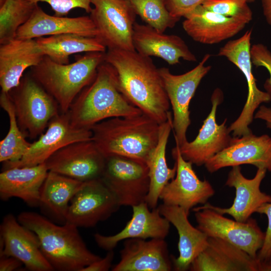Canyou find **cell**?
Wrapping results in <instances>:
<instances>
[{
  "label": "cell",
  "instance_id": "6da1fadb",
  "mask_svg": "<svg viewBox=\"0 0 271 271\" xmlns=\"http://www.w3.org/2000/svg\"><path fill=\"white\" fill-rule=\"evenodd\" d=\"M105 61L115 70L118 88L131 104L159 124L167 120L170 103L151 57L136 50L107 49Z\"/></svg>",
  "mask_w": 271,
  "mask_h": 271
},
{
  "label": "cell",
  "instance_id": "7a4b0ae2",
  "mask_svg": "<svg viewBox=\"0 0 271 271\" xmlns=\"http://www.w3.org/2000/svg\"><path fill=\"white\" fill-rule=\"evenodd\" d=\"M68 113L72 125L89 129L110 118L143 113L120 91L116 72L105 61L99 66L93 81L75 99Z\"/></svg>",
  "mask_w": 271,
  "mask_h": 271
},
{
  "label": "cell",
  "instance_id": "3957f363",
  "mask_svg": "<svg viewBox=\"0 0 271 271\" xmlns=\"http://www.w3.org/2000/svg\"><path fill=\"white\" fill-rule=\"evenodd\" d=\"M17 219L37 235L41 250L54 270L81 271L101 257L92 252L78 227L66 222L58 225L36 212L24 211Z\"/></svg>",
  "mask_w": 271,
  "mask_h": 271
},
{
  "label": "cell",
  "instance_id": "277c9868",
  "mask_svg": "<svg viewBox=\"0 0 271 271\" xmlns=\"http://www.w3.org/2000/svg\"><path fill=\"white\" fill-rule=\"evenodd\" d=\"M160 124L144 113L110 118L91 128L92 141L105 157L121 156L146 164L158 143Z\"/></svg>",
  "mask_w": 271,
  "mask_h": 271
},
{
  "label": "cell",
  "instance_id": "5b68a950",
  "mask_svg": "<svg viewBox=\"0 0 271 271\" xmlns=\"http://www.w3.org/2000/svg\"><path fill=\"white\" fill-rule=\"evenodd\" d=\"M105 52L86 53L68 64L56 63L45 56L32 67L31 75L55 99L60 112L67 113L78 94L94 79L105 61Z\"/></svg>",
  "mask_w": 271,
  "mask_h": 271
},
{
  "label": "cell",
  "instance_id": "8992f818",
  "mask_svg": "<svg viewBox=\"0 0 271 271\" xmlns=\"http://www.w3.org/2000/svg\"><path fill=\"white\" fill-rule=\"evenodd\" d=\"M10 95L17 120L25 136L39 137L60 109L55 99L32 76L22 78Z\"/></svg>",
  "mask_w": 271,
  "mask_h": 271
},
{
  "label": "cell",
  "instance_id": "52a82bcc",
  "mask_svg": "<svg viewBox=\"0 0 271 271\" xmlns=\"http://www.w3.org/2000/svg\"><path fill=\"white\" fill-rule=\"evenodd\" d=\"M206 54L193 69L184 74L175 75L168 68H159V72L170 104L173 118V127L176 144L181 147L187 142L186 132L191 123L189 104L203 78L211 68L205 66L210 58Z\"/></svg>",
  "mask_w": 271,
  "mask_h": 271
},
{
  "label": "cell",
  "instance_id": "ba28073f",
  "mask_svg": "<svg viewBox=\"0 0 271 271\" xmlns=\"http://www.w3.org/2000/svg\"><path fill=\"white\" fill-rule=\"evenodd\" d=\"M116 197L120 206H131L146 202L150 188L147 164L129 158L105 157L101 177Z\"/></svg>",
  "mask_w": 271,
  "mask_h": 271
},
{
  "label": "cell",
  "instance_id": "9c48e42d",
  "mask_svg": "<svg viewBox=\"0 0 271 271\" xmlns=\"http://www.w3.org/2000/svg\"><path fill=\"white\" fill-rule=\"evenodd\" d=\"M252 30L247 31L241 37L229 41L222 47L217 54L226 57L242 72L246 80L248 94L246 102L238 117L229 126L233 137H240L252 132L249 125L254 113L261 103L271 100L270 96L257 86L252 70L250 39Z\"/></svg>",
  "mask_w": 271,
  "mask_h": 271
},
{
  "label": "cell",
  "instance_id": "30bf717a",
  "mask_svg": "<svg viewBox=\"0 0 271 271\" xmlns=\"http://www.w3.org/2000/svg\"><path fill=\"white\" fill-rule=\"evenodd\" d=\"M90 17L97 37L107 49L136 50L133 43L136 13L128 0H91Z\"/></svg>",
  "mask_w": 271,
  "mask_h": 271
},
{
  "label": "cell",
  "instance_id": "8fae6325",
  "mask_svg": "<svg viewBox=\"0 0 271 271\" xmlns=\"http://www.w3.org/2000/svg\"><path fill=\"white\" fill-rule=\"evenodd\" d=\"M193 211L197 227L208 237L224 240L256 257L263 245L265 233L256 220L250 217L246 222H239L201 206L194 208Z\"/></svg>",
  "mask_w": 271,
  "mask_h": 271
},
{
  "label": "cell",
  "instance_id": "7c38bea8",
  "mask_svg": "<svg viewBox=\"0 0 271 271\" xmlns=\"http://www.w3.org/2000/svg\"><path fill=\"white\" fill-rule=\"evenodd\" d=\"M118 201L101 178L84 182L70 201L65 223L91 227L116 212Z\"/></svg>",
  "mask_w": 271,
  "mask_h": 271
},
{
  "label": "cell",
  "instance_id": "4fadbf2b",
  "mask_svg": "<svg viewBox=\"0 0 271 271\" xmlns=\"http://www.w3.org/2000/svg\"><path fill=\"white\" fill-rule=\"evenodd\" d=\"M92 140L91 129L72 125L68 113L60 112L49 122L46 130L31 144L19 161L3 163V170L15 167H30L45 163L56 152L72 143Z\"/></svg>",
  "mask_w": 271,
  "mask_h": 271
},
{
  "label": "cell",
  "instance_id": "5bb4252c",
  "mask_svg": "<svg viewBox=\"0 0 271 271\" xmlns=\"http://www.w3.org/2000/svg\"><path fill=\"white\" fill-rule=\"evenodd\" d=\"M45 164L49 171L86 182L101 178L105 157L92 140L79 141L60 149Z\"/></svg>",
  "mask_w": 271,
  "mask_h": 271
},
{
  "label": "cell",
  "instance_id": "9a60e30c",
  "mask_svg": "<svg viewBox=\"0 0 271 271\" xmlns=\"http://www.w3.org/2000/svg\"><path fill=\"white\" fill-rule=\"evenodd\" d=\"M172 155L177 165L176 177L164 187L160 199L163 204L179 206L189 214L195 206L207 203L215 191L208 181L199 179L193 164L184 159L177 144L172 149Z\"/></svg>",
  "mask_w": 271,
  "mask_h": 271
},
{
  "label": "cell",
  "instance_id": "2e32d148",
  "mask_svg": "<svg viewBox=\"0 0 271 271\" xmlns=\"http://www.w3.org/2000/svg\"><path fill=\"white\" fill-rule=\"evenodd\" d=\"M0 234V257H14L31 271L54 270L41 250L36 234L21 224L12 214L3 218Z\"/></svg>",
  "mask_w": 271,
  "mask_h": 271
},
{
  "label": "cell",
  "instance_id": "e0dca14e",
  "mask_svg": "<svg viewBox=\"0 0 271 271\" xmlns=\"http://www.w3.org/2000/svg\"><path fill=\"white\" fill-rule=\"evenodd\" d=\"M222 92L216 89L211 96L212 108L204 120L196 138L192 142H187L179 147L182 157L198 166L205 165L207 161L225 149L232 138L226 125L225 119L221 124L216 122L218 106L223 100Z\"/></svg>",
  "mask_w": 271,
  "mask_h": 271
},
{
  "label": "cell",
  "instance_id": "ac0fdd59",
  "mask_svg": "<svg viewBox=\"0 0 271 271\" xmlns=\"http://www.w3.org/2000/svg\"><path fill=\"white\" fill-rule=\"evenodd\" d=\"M250 164L271 171V137L252 132L232 138L229 145L204 165L210 173L227 167Z\"/></svg>",
  "mask_w": 271,
  "mask_h": 271
},
{
  "label": "cell",
  "instance_id": "d6986e66",
  "mask_svg": "<svg viewBox=\"0 0 271 271\" xmlns=\"http://www.w3.org/2000/svg\"><path fill=\"white\" fill-rule=\"evenodd\" d=\"M232 167L225 184L235 190L232 205L229 208H221L206 203L201 207L211 209L222 215H229L236 221L246 222L262 205L271 202V195L260 189L267 170L262 168H257L255 176L249 179L242 175L240 166Z\"/></svg>",
  "mask_w": 271,
  "mask_h": 271
},
{
  "label": "cell",
  "instance_id": "ffe728a7",
  "mask_svg": "<svg viewBox=\"0 0 271 271\" xmlns=\"http://www.w3.org/2000/svg\"><path fill=\"white\" fill-rule=\"evenodd\" d=\"M131 219L119 232L110 236L95 233L94 237L97 245L106 251L113 250L117 243L129 238L165 239L170 229V222L159 211L158 208L150 210L146 202L133 206Z\"/></svg>",
  "mask_w": 271,
  "mask_h": 271
},
{
  "label": "cell",
  "instance_id": "44dd1931",
  "mask_svg": "<svg viewBox=\"0 0 271 271\" xmlns=\"http://www.w3.org/2000/svg\"><path fill=\"white\" fill-rule=\"evenodd\" d=\"M191 271H263V262L221 239L208 237L207 247L191 263Z\"/></svg>",
  "mask_w": 271,
  "mask_h": 271
},
{
  "label": "cell",
  "instance_id": "7402d4cb",
  "mask_svg": "<svg viewBox=\"0 0 271 271\" xmlns=\"http://www.w3.org/2000/svg\"><path fill=\"white\" fill-rule=\"evenodd\" d=\"M45 56L35 39L15 38L0 46L1 91L18 87L25 70L39 64Z\"/></svg>",
  "mask_w": 271,
  "mask_h": 271
},
{
  "label": "cell",
  "instance_id": "603a6c76",
  "mask_svg": "<svg viewBox=\"0 0 271 271\" xmlns=\"http://www.w3.org/2000/svg\"><path fill=\"white\" fill-rule=\"evenodd\" d=\"M120 253L112 271H170L173 267L165 239H127Z\"/></svg>",
  "mask_w": 271,
  "mask_h": 271
},
{
  "label": "cell",
  "instance_id": "cb8c5ba5",
  "mask_svg": "<svg viewBox=\"0 0 271 271\" xmlns=\"http://www.w3.org/2000/svg\"><path fill=\"white\" fill-rule=\"evenodd\" d=\"M65 34L89 37L98 35L90 16L74 18L51 16L37 5L29 20L18 29L15 38L36 39Z\"/></svg>",
  "mask_w": 271,
  "mask_h": 271
},
{
  "label": "cell",
  "instance_id": "d4e9b609",
  "mask_svg": "<svg viewBox=\"0 0 271 271\" xmlns=\"http://www.w3.org/2000/svg\"><path fill=\"white\" fill-rule=\"evenodd\" d=\"M183 28L193 40L214 44L230 38L245 27L244 22L207 10L202 5L186 15Z\"/></svg>",
  "mask_w": 271,
  "mask_h": 271
},
{
  "label": "cell",
  "instance_id": "484cf974",
  "mask_svg": "<svg viewBox=\"0 0 271 271\" xmlns=\"http://www.w3.org/2000/svg\"><path fill=\"white\" fill-rule=\"evenodd\" d=\"M133 43L135 50L140 54L160 58L170 65L179 63L180 59L190 62L197 61L181 37L165 34L148 25L135 23Z\"/></svg>",
  "mask_w": 271,
  "mask_h": 271
},
{
  "label": "cell",
  "instance_id": "4316f807",
  "mask_svg": "<svg viewBox=\"0 0 271 271\" xmlns=\"http://www.w3.org/2000/svg\"><path fill=\"white\" fill-rule=\"evenodd\" d=\"M160 214L176 228L179 235V256L172 257L173 267L177 271L189 269L194 260L207 247L208 237L188 220L185 210L178 206L161 204L158 207Z\"/></svg>",
  "mask_w": 271,
  "mask_h": 271
},
{
  "label": "cell",
  "instance_id": "83f0119b",
  "mask_svg": "<svg viewBox=\"0 0 271 271\" xmlns=\"http://www.w3.org/2000/svg\"><path fill=\"white\" fill-rule=\"evenodd\" d=\"M49 171L45 163L4 170L0 174V198L22 199L31 207L39 206L41 191Z\"/></svg>",
  "mask_w": 271,
  "mask_h": 271
},
{
  "label": "cell",
  "instance_id": "f1b7e54d",
  "mask_svg": "<svg viewBox=\"0 0 271 271\" xmlns=\"http://www.w3.org/2000/svg\"><path fill=\"white\" fill-rule=\"evenodd\" d=\"M173 128V119L171 115L167 120L160 124L158 143L146 162L149 170L150 188L146 202L151 209L157 207L163 188L176 176V163L173 168H170L166 158L167 143Z\"/></svg>",
  "mask_w": 271,
  "mask_h": 271
},
{
  "label": "cell",
  "instance_id": "f546056e",
  "mask_svg": "<svg viewBox=\"0 0 271 271\" xmlns=\"http://www.w3.org/2000/svg\"><path fill=\"white\" fill-rule=\"evenodd\" d=\"M83 182L49 171L41 189L39 206L48 215L65 223L70 201Z\"/></svg>",
  "mask_w": 271,
  "mask_h": 271
},
{
  "label": "cell",
  "instance_id": "4dcf8cb0",
  "mask_svg": "<svg viewBox=\"0 0 271 271\" xmlns=\"http://www.w3.org/2000/svg\"><path fill=\"white\" fill-rule=\"evenodd\" d=\"M45 55L60 64L69 63L73 54L85 52H105L106 47L98 37L65 34L35 39Z\"/></svg>",
  "mask_w": 271,
  "mask_h": 271
},
{
  "label": "cell",
  "instance_id": "1f68e13d",
  "mask_svg": "<svg viewBox=\"0 0 271 271\" xmlns=\"http://www.w3.org/2000/svg\"><path fill=\"white\" fill-rule=\"evenodd\" d=\"M0 105L9 118V129L4 139L0 142V162H16L20 160L31 145L20 128L9 93L1 91Z\"/></svg>",
  "mask_w": 271,
  "mask_h": 271
},
{
  "label": "cell",
  "instance_id": "d6a6232c",
  "mask_svg": "<svg viewBox=\"0 0 271 271\" xmlns=\"http://www.w3.org/2000/svg\"><path fill=\"white\" fill-rule=\"evenodd\" d=\"M38 4L28 0H5L0 5V44L16 38L18 29L31 17Z\"/></svg>",
  "mask_w": 271,
  "mask_h": 271
},
{
  "label": "cell",
  "instance_id": "836d02e7",
  "mask_svg": "<svg viewBox=\"0 0 271 271\" xmlns=\"http://www.w3.org/2000/svg\"><path fill=\"white\" fill-rule=\"evenodd\" d=\"M136 15L147 25L164 33L179 21L173 17L167 7V0H128Z\"/></svg>",
  "mask_w": 271,
  "mask_h": 271
},
{
  "label": "cell",
  "instance_id": "e575fe53",
  "mask_svg": "<svg viewBox=\"0 0 271 271\" xmlns=\"http://www.w3.org/2000/svg\"><path fill=\"white\" fill-rule=\"evenodd\" d=\"M247 3V0H205L202 5L208 10L247 24L252 19Z\"/></svg>",
  "mask_w": 271,
  "mask_h": 271
},
{
  "label": "cell",
  "instance_id": "d590c367",
  "mask_svg": "<svg viewBox=\"0 0 271 271\" xmlns=\"http://www.w3.org/2000/svg\"><path fill=\"white\" fill-rule=\"evenodd\" d=\"M33 4L39 2L47 3L54 12V15L59 17L66 16L74 9H83L90 13L92 10L91 0H28Z\"/></svg>",
  "mask_w": 271,
  "mask_h": 271
},
{
  "label": "cell",
  "instance_id": "8d00e7d4",
  "mask_svg": "<svg viewBox=\"0 0 271 271\" xmlns=\"http://www.w3.org/2000/svg\"><path fill=\"white\" fill-rule=\"evenodd\" d=\"M251 60L256 67H263L269 73V77L265 81L263 87L271 97V52L262 44L253 45L250 48Z\"/></svg>",
  "mask_w": 271,
  "mask_h": 271
},
{
  "label": "cell",
  "instance_id": "74e56055",
  "mask_svg": "<svg viewBox=\"0 0 271 271\" xmlns=\"http://www.w3.org/2000/svg\"><path fill=\"white\" fill-rule=\"evenodd\" d=\"M256 213L265 214L267 218V226L265 233L263 245L257 254V258L260 262L268 261L271 255V202L262 205Z\"/></svg>",
  "mask_w": 271,
  "mask_h": 271
},
{
  "label": "cell",
  "instance_id": "f35d334b",
  "mask_svg": "<svg viewBox=\"0 0 271 271\" xmlns=\"http://www.w3.org/2000/svg\"><path fill=\"white\" fill-rule=\"evenodd\" d=\"M205 0H167V7L171 16L180 20L194 11Z\"/></svg>",
  "mask_w": 271,
  "mask_h": 271
},
{
  "label": "cell",
  "instance_id": "ab89813d",
  "mask_svg": "<svg viewBox=\"0 0 271 271\" xmlns=\"http://www.w3.org/2000/svg\"><path fill=\"white\" fill-rule=\"evenodd\" d=\"M114 257L113 250L107 251L105 256L94 261L82 269L81 271H107L111 266Z\"/></svg>",
  "mask_w": 271,
  "mask_h": 271
},
{
  "label": "cell",
  "instance_id": "60d3db41",
  "mask_svg": "<svg viewBox=\"0 0 271 271\" xmlns=\"http://www.w3.org/2000/svg\"><path fill=\"white\" fill-rule=\"evenodd\" d=\"M23 263L13 256H3L0 259V271H13L20 269Z\"/></svg>",
  "mask_w": 271,
  "mask_h": 271
},
{
  "label": "cell",
  "instance_id": "b9f144b4",
  "mask_svg": "<svg viewBox=\"0 0 271 271\" xmlns=\"http://www.w3.org/2000/svg\"><path fill=\"white\" fill-rule=\"evenodd\" d=\"M254 118L260 119L265 122L266 126L271 128V108L264 105L259 106L257 111L255 113Z\"/></svg>",
  "mask_w": 271,
  "mask_h": 271
},
{
  "label": "cell",
  "instance_id": "7bdbcfd3",
  "mask_svg": "<svg viewBox=\"0 0 271 271\" xmlns=\"http://www.w3.org/2000/svg\"><path fill=\"white\" fill-rule=\"evenodd\" d=\"M261 6L266 22L271 25V0H261Z\"/></svg>",
  "mask_w": 271,
  "mask_h": 271
},
{
  "label": "cell",
  "instance_id": "ee69618b",
  "mask_svg": "<svg viewBox=\"0 0 271 271\" xmlns=\"http://www.w3.org/2000/svg\"><path fill=\"white\" fill-rule=\"evenodd\" d=\"M265 262L267 264V271H271V255L268 261Z\"/></svg>",
  "mask_w": 271,
  "mask_h": 271
},
{
  "label": "cell",
  "instance_id": "f6af8a7d",
  "mask_svg": "<svg viewBox=\"0 0 271 271\" xmlns=\"http://www.w3.org/2000/svg\"><path fill=\"white\" fill-rule=\"evenodd\" d=\"M255 0H247L248 3H252Z\"/></svg>",
  "mask_w": 271,
  "mask_h": 271
},
{
  "label": "cell",
  "instance_id": "bcb514c9",
  "mask_svg": "<svg viewBox=\"0 0 271 271\" xmlns=\"http://www.w3.org/2000/svg\"><path fill=\"white\" fill-rule=\"evenodd\" d=\"M5 0H0V5L2 4Z\"/></svg>",
  "mask_w": 271,
  "mask_h": 271
}]
</instances>
